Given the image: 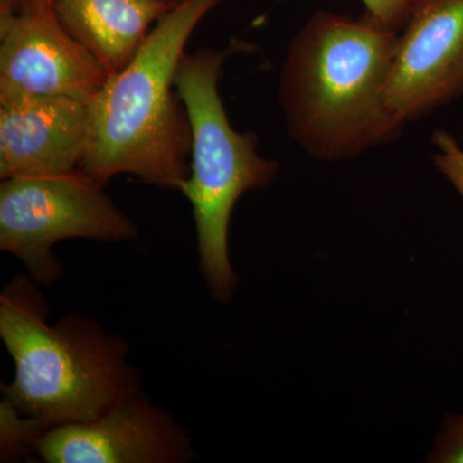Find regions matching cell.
<instances>
[{
	"instance_id": "13",
	"label": "cell",
	"mask_w": 463,
	"mask_h": 463,
	"mask_svg": "<svg viewBox=\"0 0 463 463\" xmlns=\"http://www.w3.org/2000/svg\"><path fill=\"white\" fill-rule=\"evenodd\" d=\"M426 461L463 463V414H448Z\"/></svg>"
},
{
	"instance_id": "1",
	"label": "cell",
	"mask_w": 463,
	"mask_h": 463,
	"mask_svg": "<svg viewBox=\"0 0 463 463\" xmlns=\"http://www.w3.org/2000/svg\"><path fill=\"white\" fill-rule=\"evenodd\" d=\"M397 30L370 14L317 11L289 42L279 97L286 129L310 156L343 161L395 141L385 99Z\"/></svg>"
},
{
	"instance_id": "2",
	"label": "cell",
	"mask_w": 463,
	"mask_h": 463,
	"mask_svg": "<svg viewBox=\"0 0 463 463\" xmlns=\"http://www.w3.org/2000/svg\"><path fill=\"white\" fill-rule=\"evenodd\" d=\"M222 0H179L152 27L127 66L90 102L79 170L100 185L118 174L181 191L190 174L191 124L174 78L192 33Z\"/></svg>"
},
{
	"instance_id": "14",
	"label": "cell",
	"mask_w": 463,
	"mask_h": 463,
	"mask_svg": "<svg viewBox=\"0 0 463 463\" xmlns=\"http://www.w3.org/2000/svg\"><path fill=\"white\" fill-rule=\"evenodd\" d=\"M365 14L390 29L401 32L407 20L412 0H361Z\"/></svg>"
},
{
	"instance_id": "11",
	"label": "cell",
	"mask_w": 463,
	"mask_h": 463,
	"mask_svg": "<svg viewBox=\"0 0 463 463\" xmlns=\"http://www.w3.org/2000/svg\"><path fill=\"white\" fill-rule=\"evenodd\" d=\"M3 399L0 403V461L18 462L36 456L39 441L50 430Z\"/></svg>"
},
{
	"instance_id": "10",
	"label": "cell",
	"mask_w": 463,
	"mask_h": 463,
	"mask_svg": "<svg viewBox=\"0 0 463 463\" xmlns=\"http://www.w3.org/2000/svg\"><path fill=\"white\" fill-rule=\"evenodd\" d=\"M176 3L170 0H54V9L67 32L111 75L132 61L152 25L165 16Z\"/></svg>"
},
{
	"instance_id": "12",
	"label": "cell",
	"mask_w": 463,
	"mask_h": 463,
	"mask_svg": "<svg viewBox=\"0 0 463 463\" xmlns=\"http://www.w3.org/2000/svg\"><path fill=\"white\" fill-rule=\"evenodd\" d=\"M431 142L435 148L432 155L435 167L463 199V147L447 130H437Z\"/></svg>"
},
{
	"instance_id": "16",
	"label": "cell",
	"mask_w": 463,
	"mask_h": 463,
	"mask_svg": "<svg viewBox=\"0 0 463 463\" xmlns=\"http://www.w3.org/2000/svg\"><path fill=\"white\" fill-rule=\"evenodd\" d=\"M170 2H179V0H170Z\"/></svg>"
},
{
	"instance_id": "3",
	"label": "cell",
	"mask_w": 463,
	"mask_h": 463,
	"mask_svg": "<svg viewBox=\"0 0 463 463\" xmlns=\"http://www.w3.org/2000/svg\"><path fill=\"white\" fill-rule=\"evenodd\" d=\"M0 339L14 364L3 399L48 428L90 421L142 389L127 341L76 313L51 325L30 276L14 277L0 295Z\"/></svg>"
},
{
	"instance_id": "4",
	"label": "cell",
	"mask_w": 463,
	"mask_h": 463,
	"mask_svg": "<svg viewBox=\"0 0 463 463\" xmlns=\"http://www.w3.org/2000/svg\"><path fill=\"white\" fill-rule=\"evenodd\" d=\"M237 44L184 53L174 78L192 133L190 174L179 192L192 206L201 274L221 304L231 303L239 285L228 248L234 206L245 192L272 184L279 172L277 161L259 154L257 134L232 127L219 94L225 61Z\"/></svg>"
},
{
	"instance_id": "5",
	"label": "cell",
	"mask_w": 463,
	"mask_h": 463,
	"mask_svg": "<svg viewBox=\"0 0 463 463\" xmlns=\"http://www.w3.org/2000/svg\"><path fill=\"white\" fill-rule=\"evenodd\" d=\"M139 231L81 170L3 179L0 185V250L14 255L33 282L52 286L65 273L53 246L85 239L123 242Z\"/></svg>"
},
{
	"instance_id": "6",
	"label": "cell",
	"mask_w": 463,
	"mask_h": 463,
	"mask_svg": "<svg viewBox=\"0 0 463 463\" xmlns=\"http://www.w3.org/2000/svg\"><path fill=\"white\" fill-rule=\"evenodd\" d=\"M108 78L62 25L54 0H0V100L91 102Z\"/></svg>"
},
{
	"instance_id": "7",
	"label": "cell",
	"mask_w": 463,
	"mask_h": 463,
	"mask_svg": "<svg viewBox=\"0 0 463 463\" xmlns=\"http://www.w3.org/2000/svg\"><path fill=\"white\" fill-rule=\"evenodd\" d=\"M463 97V0H412L386 81L404 125Z\"/></svg>"
},
{
	"instance_id": "15",
	"label": "cell",
	"mask_w": 463,
	"mask_h": 463,
	"mask_svg": "<svg viewBox=\"0 0 463 463\" xmlns=\"http://www.w3.org/2000/svg\"><path fill=\"white\" fill-rule=\"evenodd\" d=\"M12 2H24V0H12Z\"/></svg>"
},
{
	"instance_id": "9",
	"label": "cell",
	"mask_w": 463,
	"mask_h": 463,
	"mask_svg": "<svg viewBox=\"0 0 463 463\" xmlns=\"http://www.w3.org/2000/svg\"><path fill=\"white\" fill-rule=\"evenodd\" d=\"M90 102L0 100V178L79 170L90 137Z\"/></svg>"
},
{
	"instance_id": "8",
	"label": "cell",
	"mask_w": 463,
	"mask_h": 463,
	"mask_svg": "<svg viewBox=\"0 0 463 463\" xmlns=\"http://www.w3.org/2000/svg\"><path fill=\"white\" fill-rule=\"evenodd\" d=\"M190 432L139 389L85 422L54 426L36 448L45 463H185Z\"/></svg>"
}]
</instances>
